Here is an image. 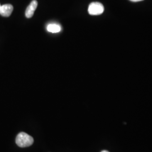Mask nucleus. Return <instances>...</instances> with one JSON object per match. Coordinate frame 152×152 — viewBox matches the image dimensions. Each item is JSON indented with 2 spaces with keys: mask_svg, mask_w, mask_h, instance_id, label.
Returning a JSON list of instances; mask_svg holds the SVG:
<instances>
[{
  "mask_svg": "<svg viewBox=\"0 0 152 152\" xmlns=\"http://www.w3.org/2000/svg\"><path fill=\"white\" fill-rule=\"evenodd\" d=\"M15 142L17 145L20 148H26L32 145L34 142L32 137L25 132H20L16 136Z\"/></svg>",
  "mask_w": 152,
  "mask_h": 152,
  "instance_id": "1",
  "label": "nucleus"
},
{
  "mask_svg": "<svg viewBox=\"0 0 152 152\" xmlns=\"http://www.w3.org/2000/svg\"><path fill=\"white\" fill-rule=\"evenodd\" d=\"M104 7L103 4L98 2H92L88 8V12L91 15H99L103 13Z\"/></svg>",
  "mask_w": 152,
  "mask_h": 152,
  "instance_id": "2",
  "label": "nucleus"
},
{
  "mask_svg": "<svg viewBox=\"0 0 152 152\" xmlns=\"http://www.w3.org/2000/svg\"><path fill=\"white\" fill-rule=\"evenodd\" d=\"M38 5V2L36 0H33L31 2L29 5L28 6L26 11V16L27 18H31L32 17L34 11L37 9V7Z\"/></svg>",
  "mask_w": 152,
  "mask_h": 152,
  "instance_id": "3",
  "label": "nucleus"
},
{
  "mask_svg": "<svg viewBox=\"0 0 152 152\" xmlns=\"http://www.w3.org/2000/svg\"><path fill=\"white\" fill-rule=\"evenodd\" d=\"M13 11V6L10 4H5L0 7V15L4 17L10 16Z\"/></svg>",
  "mask_w": 152,
  "mask_h": 152,
  "instance_id": "4",
  "label": "nucleus"
},
{
  "mask_svg": "<svg viewBox=\"0 0 152 152\" xmlns=\"http://www.w3.org/2000/svg\"><path fill=\"white\" fill-rule=\"evenodd\" d=\"M46 29L49 32L56 33L60 32L61 28L60 25L58 24L50 23L47 26Z\"/></svg>",
  "mask_w": 152,
  "mask_h": 152,
  "instance_id": "5",
  "label": "nucleus"
},
{
  "mask_svg": "<svg viewBox=\"0 0 152 152\" xmlns=\"http://www.w3.org/2000/svg\"><path fill=\"white\" fill-rule=\"evenodd\" d=\"M132 2H139V1H143V0H130Z\"/></svg>",
  "mask_w": 152,
  "mask_h": 152,
  "instance_id": "6",
  "label": "nucleus"
},
{
  "mask_svg": "<svg viewBox=\"0 0 152 152\" xmlns=\"http://www.w3.org/2000/svg\"><path fill=\"white\" fill-rule=\"evenodd\" d=\"M101 152H109L108 151H102Z\"/></svg>",
  "mask_w": 152,
  "mask_h": 152,
  "instance_id": "7",
  "label": "nucleus"
},
{
  "mask_svg": "<svg viewBox=\"0 0 152 152\" xmlns=\"http://www.w3.org/2000/svg\"><path fill=\"white\" fill-rule=\"evenodd\" d=\"M1 5H0V7H1Z\"/></svg>",
  "mask_w": 152,
  "mask_h": 152,
  "instance_id": "8",
  "label": "nucleus"
}]
</instances>
